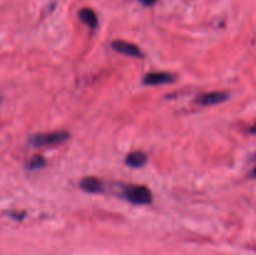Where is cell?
<instances>
[{
  "label": "cell",
  "instance_id": "30bf717a",
  "mask_svg": "<svg viewBox=\"0 0 256 255\" xmlns=\"http://www.w3.org/2000/svg\"><path fill=\"white\" fill-rule=\"evenodd\" d=\"M140 2H142V4H144L145 6H152V5L156 2V0H140Z\"/></svg>",
  "mask_w": 256,
  "mask_h": 255
},
{
  "label": "cell",
  "instance_id": "5b68a950",
  "mask_svg": "<svg viewBox=\"0 0 256 255\" xmlns=\"http://www.w3.org/2000/svg\"><path fill=\"white\" fill-rule=\"evenodd\" d=\"M175 82V75L170 74V72H149L144 76L142 82L145 85H160V84H168V82Z\"/></svg>",
  "mask_w": 256,
  "mask_h": 255
},
{
  "label": "cell",
  "instance_id": "8992f818",
  "mask_svg": "<svg viewBox=\"0 0 256 255\" xmlns=\"http://www.w3.org/2000/svg\"><path fill=\"white\" fill-rule=\"evenodd\" d=\"M80 188H82L84 192H92V194L104 192V184H102V182L94 176L82 178V179L80 180Z\"/></svg>",
  "mask_w": 256,
  "mask_h": 255
},
{
  "label": "cell",
  "instance_id": "9c48e42d",
  "mask_svg": "<svg viewBox=\"0 0 256 255\" xmlns=\"http://www.w3.org/2000/svg\"><path fill=\"white\" fill-rule=\"evenodd\" d=\"M45 164H46V162H45V159L42 156H40V155H34L32 158H30V160L28 162V168L32 170H35V169H42V166H45Z\"/></svg>",
  "mask_w": 256,
  "mask_h": 255
},
{
  "label": "cell",
  "instance_id": "7c38bea8",
  "mask_svg": "<svg viewBox=\"0 0 256 255\" xmlns=\"http://www.w3.org/2000/svg\"><path fill=\"white\" fill-rule=\"evenodd\" d=\"M252 176H254V178H256V168H255V169H254V170H252Z\"/></svg>",
  "mask_w": 256,
  "mask_h": 255
},
{
  "label": "cell",
  "instance_id": "277c9868",
  "mask_svg": "<svg viewBox=\"0 0 256 255\" xmlns=\"http://www.w3.org/2000/svg\"><path fill=\"white\" fill-rule=\"evenodd\" d=\"M112 46L115 52H120V54L132 58H142V52H140L139 48L136 45L132 44V42H124V40H115L112 44Z\"/></svg>",
  "mask_w": 256,
  "mask_h": 255
},
{
  "label": "cell",
  "instance_id": "3957f363",
  "mask_svg": "<svg viewBox=\"0 0 256 255\" xmlns=\"http://www.w3.org/2000/svg\"><path fill=\"white\" fill-rule=\"evenodd\" d=\"M229 99V92H205L198 96L196 102L204 106H210V105H216L220 102H224Z\"/></svg>",
  "mask_w": 256,
  "mask_h": 255
},
{
  "label": "cell",
  "instance_id": "8fae6325",
  "mask_svg": "<svg viewBox=\"0 0 256 255\" xmlns=\"http://www.w3.org/2000/svg\"><path fill=\"white\" fill-rule=\"evenodd\" d=\"M250 132H254V134H256V124L254 125V126H252V129H250Z\"/></svg>",
  "mask_w": 256,
  "mask_h": 255
},
{
  "label": "cell",
  "instance_id": "7a4b0ae2",
  "mask_svg": "<svg viewBox=\"0 0 256 255\" xmlns=\"http://www.w3.org/2000/svg\"><path fill=\"white\" fill-rule=\"evenodd\" d=\"M70 138L68 132H42V134H35L30 138V144L32 146H52V145H59L66 142Z\"/></svg>",
  "mask_w": 256,
  "mask_h": 255
},
{
  "label": "cell",
  "instance_id": "ba28073f",
  "mask_svg": "<svg viewBox=\"0 0 256 255\" xmlns=\"http://www.w3.org/2000/svg\"><path fill=\"white\" fill-rule=\"evenodd\" d=\"M79 18L84 24H86L90 29H95L98 26V16L94 10L92 9H82L79 12Z\"/></svg>",
  "mask_w": 256,
  "mask_h": 255
},
{
  "label": "cell",
  "instance_id": "6da1fadb",
  "mask_svg": "<svg viewBox=\"0 0 256 255\" xmlns=\"http://www.w3.org/2000/svg\"><path fill=\"white\" fill-rule=\"evenodd\" d=\"M122 198L136 205H146L152 202V192L144 185H128L122 189Z\"/></svg>",
  "mask_w": 256,
  "mask_h": 255
},
{
  "label": "cell",
  "instance_id": "52a82bcc",
  "mask_svg": "<svg viewBox=\"0 0 256 255\" xmlns=\"http://www.w3.org/2000/svg\"><path fill=\"white\" fill-rule=\"evenodd\" d=\"M146 154L138 150V152H130L126 156V159H125V162H126V165H129L130 168H142L146 164Z\"/></svg>",
  "mask_w": 256,
  "mask_h": 255
}]
</instances>
